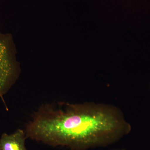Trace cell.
Listing matches in <instances>:
<instances>
[{
  "label": "cell",
  "instance_id": "obj_1",
  "mask_svg": "<svg viewBox=\"0 0 150 150\" xmlns=\"http://www.w3.org/2000/svg\"><path fill=\"white\" fill-rule=\"evenodd\" d=\"M131 130L123 112L114 105L59 102L41 105L25 131L27 138L49 146L87 150L114 144Z\"/></svg>",
  "mask_w": 150,
  "mask_h": 150
},
{
  "label": "cell",
  "instance_id": "obj_2",
  "mask_svg": "<svg viewBox=\"0 0 150 150\" xmlns=\"http://www.w3.org/2000/svg\"><path fill=\"white\" fill-rule=\"evenodd\" d=\"M12 40L10 35L0 32V98L7 110L4 96L15 83L20 73Z\"/></svg>",
  "mask_w": 150,
  "mask_h": 150
},
{
  "label": "cell",
  "instance_id": "obj_3",
  "mask_svg": "<svg viewBox=\"0 0 150 150\" xmlns=\"http://www.w3.org/2000/svg\"><path fill=\"white\" fill-rule=\"evenodd\" d=\"M27 139L25 131L18 129L13 133H4L0 138L1 150H27L25 141Z\"/></svg>",
  "mask_w": 150,
  "mask_h": 150
},
{
  "label": "cell",
  "instance_id": "obj_4",
  "mask_svg": "<svg viewBox=\"0 0 150 150\" xmlns=\"http://www.w3.org/2000/svg\"><path fill=\"white\" fill-rule=\"evenodd\" d=\"M126 150L124 149H115V150Z\"/></svg>",
  "mask_w": 150,
  "mask_h": 150
},
{
  "label": "cell",
  "instance_id": "obj_5",
  "mask_svg": "<svg viewBox=\"0 0 150 150\" xmlns=\"http://www.w3.org/2000/svg\"><path fill=\"white\" fill-rule=\"evenodd\" d=\"M0 150H1V149H0Z\"/></svg>",
  "mask_w": 150,
  "mask_h": 150
}]
</instances>
